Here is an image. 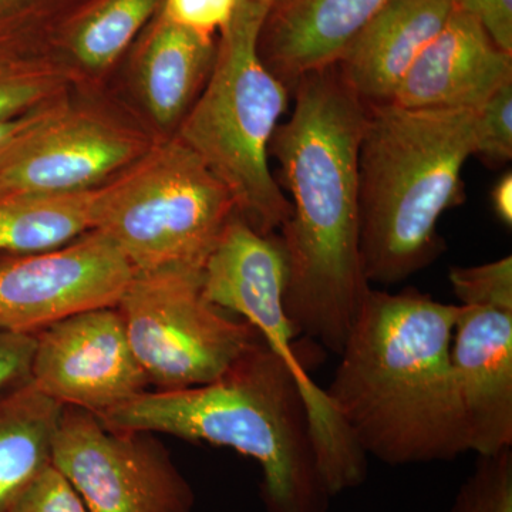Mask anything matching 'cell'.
Segmentation results:
<instances>
[{
    "label": "cell",
    "instance_id": "obj_1",
    "mask_svg": "<svg viewBox=\"0 0 512 512\" xmlns=\"http://www.w3.org/2000/svg\"><path fill=\"white\" fill-rule=\"evenodd\" d=\"M293 94L291 120L269 143L292 195L279 237L284 308L296 335L339 356L372 289L360 255L357 171L367 103L338 64L302 77Z\"/></svg>",
    "mask_w": 512,
    "mask_h": 512
},
{
    "label": "cell",
    "instance_id": "obj_2",
    "mask_svg": "<svg viewBox=\"0 0 512 512\" xmlns=\"http://www.w3.org/2000/svg\"><path fill=\"white\" fill-rule=\"evenodd\" d=\"M460 305L370 289L326 387L367 458L389 466L468 453L450 348Z\"/></svg>",
    "mask_w": 512,
    "mask_h": 512
},
{
    "label": "cell",
    "instance_id": "obj_3",
    "mask_svg": "<svg viewBox=\"0 0 512 512\" xmlns=\"http://www.w3.org/2000/svg\"><path fill=\"white\" fill-rule=\"evenodd\" d=\"M96 417L110 430L163 433L252 458L265 512H329L301 386L261 336L210 383L147 390Z\"/></svg>",
    "mask_w": 512,
    "mask_h": 512
},
{
    "label": "cell",
    "instance_id": "obj_4",
    "mask_svg": "<svg viewBox=\"0 0 512 512\" xmlns=\"http://www.w3.org/2000/svg\"><path fill=\"white\" fill-rule=\"evenodd\" d=\"M476 111L367 103L360 140V255L369 284L393 285L439 254L437 224L461 204Z\"/></svg>",
    "mask_w": 512,
    "mask_h": 512
},
{
    "label": "cell",
    "instance_id": "obj_5",
    "mask_svg": "<svg viewBox=\"0 0 512 512\" xmlns=\"http://www.w3.org/2000/svg\"><path fill=\"white\" fill-rule=\"evenodd\" d=\"M268 10L255 0L239 2L218 36L210 79L175 133L228 188L239 217L262 235L275 234L292 212L268 163L289 94L258 55Z\"/></svg>",
    "mask_w": 512,
    "mask_h": 512
},
{
    "label": "cell",
    "instance_id": "obj_6",
    "mask_svg": "<svg viewBox=\"0 0 512 512\" xmlns=\"http://www.w3.org/2000/svg\"><path fill=\"white\" fill-rule=\"evenodd\" d=\"M235 214L228 188L174 134L157 138L101 185L94 229L120 249L136 274L202 271Z\"/></svg>",
    "mask_w": 512,
    "mask_h": 512
},
{
    "label": "cell",
    "instance_id": "obj_7",
    "mask_svg": "<svg viewBox=\"0 0 512 512\" xmlns=\"http://www.w3.org/2000/svg\"><path fill=\"white\" fill-rule=\"evenodd\" d=\"M285 284L281 239L275 234H259L234 215L202 268V292L212 305L247 320L292 370L308 407L320 473L335 497L365 483L367 457L325 389L313 382L299 359L298 343L293 342L298 335L284 308Z\"/></svg>",
    "mask_w": 512,
    "mask_h": 512
},
{
    "label": "cell",
    "instance_id": "obj_8",
    "mask_svg": "<svg viewBox=\"0 0 512 512\" xmlns=\"http://www.w3.org/2000/svg\"><path fill=\"white\" fill-rule=\"evenodd\" d=\"M156 140L107 89H76L0 150V200L93 190Z\"/></svg>",
    "mask_w": 512,
    "mask_h": 512
},
{
    "label": "cell",
    "instance_id": "obj_9",
    "mask_svg": "<svg viewBox=\"0 0 512 512\" xmlns=\"http://www.w3.org/2000/svg\"><path fill=\"white\" fill-rule=\"evenodd\" d=\"M116 306L154 390L210 383L259 339L247 320L205 298L198 269L134 274Z\"/></svg>",
    "mask_w": 512,
    "mask_h": 512
},
{
    "label": "cell",
    "instance_id": "obj_10",
    "mask_svg": "<svg viewBox=\"0 0 512 512\" xmlns=\"http://www.w3.org/2000/svg\"><path fill=\"white\" fill-rule=\"evenodd\" d=\"M52 464L90 512H194V491L160 441L107 429L86 410L63 407Z\"/></svg>",
    "mask_w": 512,
    "mask_h": 512
},
{
    "label": "cell",
    "instance_id": "obj_11",
    "mask_svg": "<svg viewBox=\"0 0 512 512\" xmlns=\"http://www.w3.org/2000/svg\"><path fill=\"white\" fill-rule=\"evenodd\" d=\"M133 266L100 231L35 254H0V330L35 336L76 313L116 306Z\"/></svg>",
    "mask_w": 512,
    "mask_h": 512
},
{
    "label": "cell",
    "instance_id": "obj_12",
    "mask_svg": "<svg viewBox=\"0 0 512 512\" xmlns=\"http://www.w3.org/2000/svg\"><path fill=\"white\" fill-rule=\"evenodd\" d=\"M35 340L29 382L64 407L100 416L150 387L117 306L59 320Z\"/></svg>",
    "mask_w": 512,
    "mask_h": 512
},
{
    "label": "cell",
    "instance_id": "obj_13",
    "mask_svg": "<svg viewBox=\"0 0 512 512\" xmlns=\"http://www.w3.org/2000/svg\"><path fill=\"white\" fill-rule=\"evenodd\" d=\"M450 363L468 453L512 448V302L460 303Z\"/></svg>",
    "mask_w": 512,
    "mask_h": 512
},
{
    "label": "cell",
    "instance_id": "obj_14",
    "mask_svg": "<svg viewBox=\"0 0 512 512\" xmlns=\"http://www.w3.org/2000/svg\"><path fill=\"white\" fill-rule=\"evenodd\" d=\"M218 37L200 35L160 12L124 57L126 107L156 138L174 136L217 59ZM120 64V66H121Z\"/></svg>",
    "mask_w": 512,
    "mask_h": 512
},
{
    "label": "cell",
    "instance_id": "obj_15",
    "mask_svg": "<svg viewBox=\"0 0 512 512\" xmlns=\"http://www.w3.org/2000/svg\"><path fill=\"white\" fill-rule=\"evenodd\" d=\"M511 80V53L495 45L473 16L456 9L389 103L412 110L477 111Z\"/></svg>",
    "mask_w": 512,
    "mask_h": 512
},
{
    "label": "cell",
    "instance_id": "obj_16",
    "mask_svg": "<svg viewBox=\"0 0 512 512\" xmlns=\"http://www.w3.org/2000/svg\"><path fill=\"white\" fill-rule=\"evenodd\" d=\"M392 0H276L258 37V55L289 92L302 77L335 66Z\"/></svg>",
    "mask_w": 512,
    "mask_h": 512
},
{
    "label": "cell",
    "instance_id": "obj_17",
    "mask_svg": "<svg viewBox=\"0 0 512 512\" xmlns=\"http://www.w3.org/2000/svg\"><path fill=\"white\" fill-rule=\"evenodd\" d=\"M454 10V0H392L346 50L340 73L366 103H389Z\"/></svg>",
    "mask_w": 512,
    "mask_h": 512
},
{
    "label": "cell",
    "instance_id": "obj_18",
    "mask_svg": "<svg viewBox=\"0 0 512 512\" xmlns=\"http://www.w3.org/2000/svg\"><path fill=\"white\" fill-rule=\"evenodd\" d=\"M164 0H89L60 26L49 52L72 74L76 89H107L128 50Z\"/></svg>",
    "mask_w": 512,
    "mask_h": 512
},
{
    "label": "cell",
    "instance_id": "obj_19",
    "mask_svg": "<svg viewBox=\"0 0 512 512\" xmlns=\"http://www.w3.org/2000/svg\"><path fill=\"white\" fill-rule=\"evenodd\" d=\"M63 407L30 382L0 394V512H10L30 481L52 463Z\"/></svg>",
    "mask_w": 512,
    "mask_h": 512
},
{
    "label": "cell",
    "instance_id": "obj_20",
    "mask_svg": "<svg viewBox=\"0 0 512 512\" xmlns=\"http://www.w3.org/2000/svg\"><path fill=\"white\" fill-rule=\"evenodd\" d=\"M100 187L0 200V254L52 251L93 231Z\"/></svg>",
    "mask_w": 512,
    "mask_h": 512
},
{
    "label": "cell",
    "instance_id": "obj_21",
    "mask_svg": "<svg viewBox=\"0 0 512 512\" xmlns=\"http://www.w3.org/2000/svg\"><path fill=\"white\" fill-rule=\"evenodd\" d=\"M76 90L49 50L0 49V123L62 100Z\"/></svg>",
    "mask_w": 512,
    "mask_h": 512
},
{
    "label": "cell",
    "instance_id": "obj_22",
    "mask_svg": "<svg viewBox=\"0 0 512 512\" xmlns=\"http://www.w3.org/2000/svg\"><path fill=\"white\" fill-rule=\"evenodd\" d=\"M89 0H0V49L49 50L60 26Z\"/></svg>",
    "mask_w": 512,
    "mask_h": 512
},
{
    "label": "cell",
    "instance_id": "obj_23",
    "mask_svg": "<svg viewBox=\"0 0 512 512\" xmlns=\"http://www.w3.org/2000/svg\"><path fill=\"white\" fill-rule=\"evenodd\" d=\"M451 512H512V448L477 456Z\"/></svg>",
    "mask_w": 512,
    "mask_h": 512
},
{
    "label": "cell",
    "instance_id": "obj_24",
    "mask_svg": "<svg viewBox=\"0 0 512 512\" xmlns=\"http://www.w3.org/2000/svg\"><path fill=\"white\" fill-rule=\"evenodd\" d=\"M474 156L501 165L512 158V80L476 111Z\"/></svg>",
    "mask_w": 512,
    "mask_h": 512
},
{
    "label": "cell",
    "instance_id": "obj_25",
    "mask_svg": "<svg viewBox=\"0 0 512 512\" xmlns=\"http://www.w3.org/2000/svg\"><path fill=\"white\" fill-rule=\"evenodd\" d=\"M448 278L460 303L512 302L510 255L483 265L454 266Z\"/></svg>",
    "mask_w": 512,
    "mask_h": 512
},
{
    "label": "cell",
    "instance_id": "obj_26",
    "mask_svg": "<svg viewBox=\"0 0 512 512\" xmlns=\"http://www.w3.org/2000/svg\"><path fill=\"white\" fill-rule=\"evenodd\" d=\"M10 512H90L79 493L52 463L19 495Z\"/></svg>",
    "mask_w": 512,
    "mask_h": 512
},
{
    "label": "cell",
    "instance_id": "obj_27",
    "mask_svg": "<svg viewBox=\"0 0 512 512\" xmlns=\"http://www.w3.org/2000/svg\"><path fill=\"white\" fill-rule=\"evenodd\" d=\"M241 0H164L161 15L200 33L217 37L234 18Z\"/></svg>",
    "mask_w": 512,
    "mask_h": 512
},
{
    "label": "cell",
    "instance_id": "obj_28",
    "mask_svg": "<svg viewBox=\"0 0 512 512\" xmlns=\"http://www.w3.org/2000/svg\"><path fill=\"white\" fill-rule=\"evenodd\" d=\"M35 336L0 330V394L29 382Z\"/></svg>",
    "mask_w": 512,
    "mask_h": 512
},
{
    "label": "cell",
    "instance_id": "obj_29",
    "mask_svg": "<svg viewBox=\"0 0 512 512\" xmlns=\"http://www.w3.org/2000/svg\"><path fill=\"white\" fill-rule=\"evenodd\" d=\"M456 9L483 26L495 45L512 55V0H454Z\"/></svg>",
    "mask_w": 512,
    "mask_h": 512
},
{
    "label": "cell",
    "instance_id": "obj_30",
    "mask_svg": "<svg viewBox=\"0 0 512 512\" xmlns=\"http://www.w3.org/2000/svg\"><path fill=\"white\" fill-rule=\"evenodd\" d=\"M493 208L498 220L507 227L512 225V174L505 173L495 184L491 194Z\"/></svg>",
    "mask_w": 512,
    "mask_h": 512
},
{
    "label": "cell",
    "instance_id": "obj_31",
    "mask_svg": "<svg viewBox=\"0 0 512 512\" xmlns=\"http://www.w3.org/2000/svg\"><path fill=\"white\" fill-rule=\"evenodd\" d=\"M46 107L47 106L42 107V109L32 111V113L25 114V116L18 117V119L2 121V123H0V150H2L9 141H12L13 138L18 136L20 131L25 130L29 124H32L33 121L39 117V114L46 109Z\"/></svg>",
    "mask_w": 512,
    "mask_h": 512
},
{
    "label": "cell",
    "instance_id": "obj_32",
    "mask_svg": "<svg viewBox=\"0 0 512 512\" xmlns=\"http://www.w3.org/2000/svg\"><path fill=\"white\" fill-rule=\"evenodd\" d=\"M255 2L261 3V5H264L269 9L272 5H274L276 0H255Z\"/></svg>",
    "mask_w": 512,
    "mask_h": 512
}]
</instances>
